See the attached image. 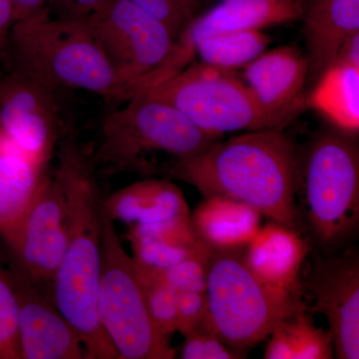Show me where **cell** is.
I'll return each instance as SVG.
<instances>
[{
    "instance_id": "obj_1",
    "label": "cell",
    "mask_w": 359,
    "mask_h": 359,
    "mask_svg": "<svg viewBox=\"0 0 359 359\" xmlns=\"http://www.w3.org/2000/svg\"><path fill=\"white\" fill-rule=\"evenodd\" d=\"M54 176L69 217V238L59 266L52 301L76 330L87 359H119L104 332L97 309L102 266L103 201L91 150L66 123L57 147Z\"/></svg>"
},
{
    "instance_id": "obj_2",
    "label": "cell",
    "mask_w": 359,
    "mask_h": 359,
    "mask_svg": "<svg viewBox=\"0 0 359 359\" xmlns=\"http://www.w3.org/2000/svg\"><path fill=\"white\" fill-rule=\"evenodd\" d=\"M297 155L299 149L283 129L257 130L175 161L164 176L190 184L205 198L240 201L271 222L297 230Z\"/></svg>"
},
{
    "instance_id": "obj_3",
    "label": "cell",
    "mask_w": 359,
    "mask_h": 359,
    "mask_svg": "<svg viewBox=\"0 0 359 359\" xmlns=\"http://www.w3.org/2000/svg\"><path fill=\"white\" fill-rule=\"evenodd\" d=\"M221 137L205 133L172 106L132 97L126 106L106 116L100 141L91 150L96 170L151 178L163 174L159 156L172 161L201 154Z\"/></svg>"
},
{
    "instance_id": "obj_4",
    "label": "cell",
    "mask_w": 359,
    "mask_h": 359,
    "mask_svg": "<svg viewBox=\"0 0 359 359\" xmlns=\"http://www.w3.org/2000/svg\"><path fill=\"white\" fill-rule=\"evenodd\" d=\"M13 61L56 89L84 90L118 102L128 90L79 20L53 15L47 7L16 21Z\"/></svg>"
},
{
    "instance_id": "obj_5",
    "label": "cell",
    "mask_w": 359,
    "mask_h": 359,
    "mask_svg": "<svg viewBox=\"0 0 359 359\" xmlns=\"http://www.w3.org/2000/svg\"><path fill=\"white\" fill-rule=\"evenodd\" d=\"M297 192L304 222L318 244L335 248L353 236L359 223L355 137L323 131L311 138L302 153L299 150Z\"/></svg>"
},
{
    "instance_id": "obj_6",
    "label": "cell",
    "mask_w": 359,
    "mask_h": 359,
    "mask_svg": "<svg viewBox=\"0 0 359 359\" xmlns=\"http://www.w3.org/2000/svg\"><path fill=\"white\" fill-rule=\"evenodd\" d=\"M238 250H212L208 269L205 323L242 354L268 337L276 323L306 309L301 294L257 278Z\"/></svg>"
},
{
    "instance_id": "obj_7",
    "label": "cell",
    "mask_w": 359,
    "mask_h": 359,
    "mask_svg": "<svg viewBox=\"0 0 359 359\" xmlns=\"http://www.w3.org/2000/svg\"><path fill=\"white\" fill-rule=\"evenodd\" d=\"M135 96L166 103L202 131L219 137L240 130L283 129L287 124L257 102L235 71L202 62L188 65Z\"/></svg>"
},
{
    "instance_id": "obj_8",
    "label": "cell",
    "mask_w": 359,
    "mask_h": 359,
    "mask_svg": "<svg viewBox=\"0 0 359 359\" xmlns=\"http://www.w3.org/2000/svg\"><path fill=\"white\" fill-rule=\"evenodd\" d=\"M101 325L119 359H173L176 351L156 327L134 262L103 208L102 266L97 295Z\"/></svg>"
},
{
    "instance_id": "obj_9",
    "label": "cell",
    "mask_w": 359,
    "mask_h": 359,
    "mask_svg": "<svg viewBox=\"0 0 359 359\" xmlns=\"http://www.w3.org/2000/svg\"><path fill=\"white\" fill-rule=\"evenodd\" d=\"M76 20L126 85L129 100L173 48L175 39L166 26L130 0H106L95 11Z\"/></svg>"
},
{
    "instance_id": "obj_10",
    "label": "cell",
    "mask_w": 359,
    "mask_h": 359,
    "mask_svg": "<svg viewBox=\"0 0 359 359\" xmlns=\"http://www.w3.org/2000/svg\"><path fill=\"white\" fill-rule=\"evenodd\" d=\"M66 123L58 89L14 61L0 71V131L35 165L48 169Z\"/></svg>"
},
{
    "instance_id": "obj_11",
    "label": "cell",
    "mask_w": 359,
    "mask_h": 359,
    "mask_svg": "<svg viewBox=\"0 0 359 359\" xmlns=\"http://www.w3.org/2000/svg\"><path fill=\"white\" fill-rule=\"evenodd\" d=\"M68 238L69 217L65 194L54 174L47 173L7 245L15 264L13 275L51 297Z\"/></svg>"
},
{
    "instance_id": "obj_12",
    "label": "cell",
    "mask_w": 359,
    "mask_h": 359,
    "mask_svg": "<svg viewBox=\"0 0 359 359\" xmlns=\"http://www.w3.org/2000/svg\"><path fill=\"white\" fill-rule=\"evenodd\" d=\"M313 294L311 314L327 318L334 340V355L359 358V257L358 250L320 259L304 283Z\"/></svg>"
},
{
    "instance_id": "obj_13",
    "label": "cell",
    "mask_w": 359,
    "mask_h": 359,
    "mask_svg": "<svg viewBox=\"0 0 359 359\" xmlns=\"http://www.w3.org/2000/svg\"><path fill=\"white\" fill-rule=\"evenodd\" d=\"M301 0H223L218 6L194 18L157 69L160 80L176 74L195 57L200 40L221 33L262 30L268 26L301 20Z\"/></svg>"
},
{
    "instance_id": "obj_14",
    "label": "cell",
    "mask_w": 359,
    "mask_h": 359,
    "mask_svg": "<svg viewBox=\"0 0 359 359\" xmlns=\"http://www.w3.org/2000/svg\"><path fill=\"white\" fill-rule=\"evenodd\" d=\"M18 292L20 359H84L76 330L51 297L11 275Z\"/></svg>"
},
{
    "instance_id": "obj_15",
    "label": "cell",
    "mask_w": 359,
    "mask_h": 359,
    "mask_svg": "<svg viewBox=\"0 0 359 359\" xmlns=\"http://www.w3.org/2000/svg\"><path fill=\"white\" fill-rule=\"evenodd\" d=\"M308 77V59L294 46L264 51L244 70L245 84L257 102L287 123L306 106L302 92Z\"/></svg>"
},
{
    "instance_id": "obj_16",
    "label": "cell",
    "mask_w": 359,
    "mask_h": 359,
    "mask_svg": "<svg viewBox=\"0 0 359 359\" xmlns=\"http://www.w3.org/2000/svg\"><path fill=\"white\" fill-rule=\"evenodd\" d=\"M308 83L337 60L341 45L359 32V0H301Z\"/></svg>"
},
{
    "instance_id": "obj_17",
    "label": "cell",
    "mask_w": 359,
    "mask_h": 359,
    "mask_svg": "<svg viewBox=\"0 0 359 359\" xmlns=\"http://www.w3.org/2000/svg\"><path fill=\"white\" fill-rule=\"evenodd\" d=\"M309 245L297 230L269 222L245 245L247 266L263 282L301 294L299 273Z\"/></svg>"
},
{
    "instance_id": "obj_18",
    "label": "cell",
    "mask_w": 359,
    "mask_h": 359,
    "mask_svg": "<svg viewBox=\"0 0 359 359\" xmlns=\"http://www.w3.org/2000/svg\"><path fill=\"white\" fill-rule=\"evenodd\" d=\"M104 211L113 222L127 226L190 216L178 187L170 179L146 178L104 198Z\"/></svg>"
},
{
    "instance_id": "obj_19",
    "label": "cell",
    "mask_w": 359,
    "mask_h": 359,
    "mask_svg": "<svg viewBox=\"0 0 359 359\" xmlns=\"http://www.w3.org/2000/svg\"><path fill=\"white\" fill-rule=\"evenodd\" d=\"M47 173L0 131V238L7 245Z\"/></svg>"
},
{
    "instance_id": "obj_20",
    "label": "cell",
    "mask_w": 359,
    "mask_h": 359,
    "mask_svg": "<svg viewBox=\"0 0 359 359\" xmlns=\"http://www.w3.org/2000/svg\"><path fill=\"white\" fill-rule=\"evenodd\" d=\"M261 216L254 208L223 196H212L191 215L196 233L212 250H240L261 228Z\"/></svg>"
},
{
    "instance_id": "obj_21",
    "label": "cell",
    "mask_w": 359,
    "mask_h": 359,
    "mask_svg": "<svg viewBox=\"0 0 359 359\" xmlns=\"http://www.w3.org/2000/svg\"><path fill=\"white\" fill-rule=\"evenodd\" d=\"M306 106L318 111L339 132L359 131V66L335 61L313 85Z\"/></svg>"
},
{
    "instance_id": "obj_22",
    "label": "cell",
    "mask_w": 359,
    "mask_h": 359,
    "mask_svg": "<svg viewBox=\"0 0 359 359\" xmlns=\"http://www.w3.org/2000/svg\"><path fill=\"white\" fill-rule=\"evenodd\" d=\"M269 335L264 359H330L334 355L332 334L316 327L306 309L278 320Z\"/></svg>"
},
{
    "instance_id": "obj_23",
    "label": "cell",
    "mask_w": 359,
    "mask_h": 359,
    "mask_svg": "<svg viewBox=\"0 0 359 359\" xmlns=\"http://www.w3.org/2000/svg\"><path fill=\"white\" fill-rule=\"evenodd\" d=\"M126 238L131 244L135 266L153 273L166 271L205 245L190 237L183 229L170 224L126 233Z\"/></svg>"
},
{
    "instance_id": "obj_24",
    "label": "cell",
    "mask_w": 359,
    "mask_h": 359,
    "mask_svg": "<svg viewBox=\"0 0 359 359\" xmlns=\"http://www.w3.org/2000/svg\"><path fill=\"white\" fill-rule=\"evenodd\" d=\"M269 42L261 30L221 33L200 40L195 45V55L205 65L235 71L263 54Z\"/></svg>"
},
{
    "instance_id": "obj_25",
    "label": "cell",
    "mask_w": 359,
    "mask_h": 359,
    "mask_svg": "<svg viewBox=\"0 0 359 359\" xmlns=\"http://www.w3.org/2000/svg\"><path fill=\"white\" fill-rule=\"evenodd\" d=\"M135 269L156 327L165 337H171L177 332L178 294L162 280L160 273L143 271L136 266Z\"/></svg>"
},
{
    "instance_id": "obj_26",
    "label": "cell",
    "mask_w": 359,
    "mask_h": 359,
    "mask_svg": "<svg viewBox=\"0 0 359 359\" xmlns=\"http://www.w3.org/2000/svg\"><path fill=\"white\" fill-rule=\"evenodd\" d=\"M18 292L11 275L0 266V359H20Z\"/></svg>"
},
{
    "instance_id": "obj_27",
    "label": "cell",
    "mask_w": 359,
    "mask_h": 359,
    "mask_svg": "<svg viewBox=\"0 0 359 359\" xmlns=\"http://www.w3.org/2000/svg\"><path fill=\"white\" fill-rule=\"evenodd\" d=\"M212 254L207 245H203L192 256L160 273L161 278L177 294L205 292Z\"/></svg>"
},
{
    "instance_id": "obj_28",
    "label": "cell",
    "mask_w": 359,
    "mask_h": 359,
    "mask_svg": "<svg viewBox=\"0 0 359 359\" xmlns=\"http://www.w3.org/2000/svg\"><path fill=\"white\" fill-rule=\"evenodd\" d=\"M168 28L175 40L199 15L202 0H130Z\"/></svg>"
},
{
    "instance_id": "obj_29",
    "label": "cell",
    "mask_w": 359,
    "mask_h": 359,
    "mask_svg": "<svg viewBox=\"0 0 359 359\" xmlns=\"http://www.w3.org/2000/svg\"><path fill=\"white\" fill-rule=\"evenodd\" d=\"M242 354L229 348L219 339L216 332L203 321L192 332L185 335L182 346L181 358L183 359H237L243 358Z\"/></svg>"
},
{
    "instance_id": "obj_30",
    "label": "cell",
    "mask_w": 359,
    "mask_h": 359,
    "mask_svg": "<svg viewBox=\"0 0 359 359\" xmlns=\"http://www.w3.org/2000/svg\"><path fill=\"white\" fill-rule=\"evenodd\" d=\"M207 316L205 292H182L178 294L177 332L185 337L194 328L199 327Z\"/></svg>"
},
{
    "instance_id": "obj_31",
    "label": "cell",
    "mask_w": 359,
    "mask_h": 359,
    "mask_svg": "<svg viewBox=\"0 0 359 359\" xmlns=\"http://www.w3.org/2000/svg\"><path fill=\"white\" fill-rule=\"evenodd\" d=\"M106 0H48L47 8L63 18H81L95 11Z\"/></svg>"
},
{
    "instance_id": "obj_32",
    "label": "cell",
    "mask_w": 359,
    "mask_h": 359,
    "mask_svg": "<svg viewBox=\"0 0 359 359\" xmlns=\"http://www.w3.org/2000/svg\"><path fill=\"white\" fill-rule=\"evenodd\" d=\"M16 22L13 0H0V65L11 51V35Z\"/></svg>"
},
{
    "instance_id": "obj_33",
    "label": "cell",
    "mask_w": 359,
    "mask_h": 359,
    "mask_svg": "<svg viewBox=\"0 0 359 359\" xmlns=\"http://www.w3.org/2000/svg\"><path fill=\"white\" fill-rule=\"evenodd\" d=\"M335 61L359 66V32L351 35L344 42Z\"/></svg>"
},
{
    "instance_id": "obj_34",
    "label": "cell",
    "mask_w": 359,
    "mask_h": 359,
    "mask_svg": "<svg viewBox=\"0 0 359 359\" xmlns=\"http://www.w3.org/2000/svg\"><path fill=\"white\" fill-rule=\"evenodd\" d=\"M16 11V21L47 7L48 0H13Z\"/></svg>"
}]
</instances>
